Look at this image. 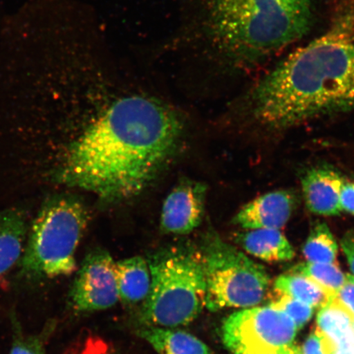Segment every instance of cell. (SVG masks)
<instances>
[{
    "mask_svg": "<svg viewBox=\"0 0 354 354\" xmlns=\"http://www.w3.org/2000/svg\"><path fill=\"white\" fill-rule=\"evenodd\" d=\"M183 125L178 113L160 100L119 96L71 145L57 179L104 202L126 201L147 187L169 162Z\"/></svg>",
    "mask_w": 354,
    "mask_h": 354,
    "instance_id": "obj_1",
    "label": "cell"
},
{
    "mask_svg": "<svg viewBox=\"0 0 354 354\" xmlns=\"http://www.w3.org/2000/svg\"><path fill=\"white\" fill-rule=\"evenodd\" d=\"M248 100L256 121L272 129L354 111V34L336 28L297 48Z\"/></svg>",
    "mask_w": 354,
    "mask_h": 354,
    "instance_id": "obj_2",
    "label": "cell"
},
{
    "mask_svg": "<svg viewBox=\"0 0 354 354\" xmlns=\"http://www.w3.org/2000/svg\"><path fill=\"white\" fill-rule=\"evenodd\" d=\"M313 0H205L203 30L225 59L254 65L308 33Z\"/></svg>",
    "mask_w": 354,
    "mask_h": 354,
    "instance_id": "obj_3",
    "label": "cell"
},
{
    "mask_svg": "<svg viewBox=\"0 0 354 354\" xmlns=\"http://www.w3.org/2000/svg\"><path fill=\"white\" fill-rule=\"evenodd\" d=\"M151 288L143 319L152 326L176 328L196 320L205 307L206 282L199 250L171 248L148 261Z\"/></svg>",
    "mask_w": 354,
    "mask_h": 354,
    "instance_id": "obj_4",
    "label": "cell"
},
{
    "mask_svg": "<svg viewBox=\"0 0 354 354\" xmlns=\"http://www.w3.org/2000/svg\"><path fill=\"white\" fill-rule=\"evenodd\" d=\"M88 216L76 197L61 194L48 199L29 227L19 262L21 273L30 278H55L76 271L75 255Z\"/></svg>",
    "mask_w": 354,
    "mask_h": 354,
    "instance_id": "obj_5",
    "label": "cell"
},
{
    "mask_svg": "<svg viewBox=\"0 0 354 354\" xmlns=\"http://www.w3.org/2000/svg\"><path fill=\"white\" fill-rule=\"evenodd\" d=\"M206 282L205 307L210 311L250 308L267 295L270 277L262 265L210 232L201 250Z\"/></svg>",
    "mask_w": 354,
    "mask_h": 354,
    "instance_id": "obj_6",
    "label": "cell"
},
{
    "mask_svg": "<svg viewBox=\"0 0 354 354\" xmlns=\"http://www.w3.org/2000/svg\"><path fill=\"white\" fill-rule=\"evenodd\" d=\"M297 330L286 313L270 305L234 313L224 321L221 335L234 354H284Z\"/></svg>",
    "mask_w": 354,
    "mask_h": 354,
    "instance_id": "obj_7",
    "label": "cell"
},
{
    "mask_svg": "<svg viewBox=\"0 0 354 354\" xmlns=\"http://www.w3.org/2000/svg\"><path fill=\"white\" fill-rule=\"evenodd\" d=\"M115 268L116 262L107 251L96 250L88 254L71 290L73 307L83 313L113 307L120 300Z\"/></svg>",
    "mask_w": 354,
    "mask_h": 354,
    "instance_id": "obj_8",
    "label": "cell"
},
{
    "mask_svg": "<svg viewBox=\"0 0 354 354\" xmlns=\"http://www.w3.org/2000/svg\"><path fill=\"white\" fill-rule=\"evenodd\" d=\"M206 188L192 180L183 183L168 194L161 214V229L167 234H187L201 225Z\"/></svg>",
    "mask_w": 354,
    "mask_h": 354,
    "instance_id": "obj_9",
    "label": "cell"
},
{
    "mask_svg": "<svg viewBox=\"0 0 354 354\" xmlns=\"http://www.w3.org/2000/svg\"><path fill=\"white\" fill-rule=\"evenodd\" d=\"M295 199V194L286 190L265 194L243 206L234 223L247 230H280L293 214Z\"/></svg>",
    "mask_w": 354,
    "mask_h": 354,
    "instance_id": "obj_10",
    "label": "cell"
},
{
    "mask_svg": "<svg viewBox=\"0 0 354 354\" xmlns=\"http://www.w3.org/2000/svg\"><path fill=\"white\" fill-rule=\"evenodd\" d=\"M344 180L329 168H314L303 177L305 203L310 212L322 216L339 215L340 192Z\"/></svg>",
    "mask_w": 354,
    "mask_h": 354,
    "instance_id": "obj_11",
    "label": "cell"
},
{
    "mask_svg": "<svg viewBox=\"0 0 354 354\" xmlns=\"http://www.w3.org/2000/svg\"><path fill=\"white\" fill-rule=\"evenodd\" d=\"M28 231L24 211L12 209L0 212V277L20 262Z\"/></svg>",
    "mask_w": 354,
    "mask_h": 354,
    "instance_id": "obj_12",
    "label": "cell"
},
{
    "mask_svg": "<svg viewBox=\"0 0 354 354\" xmlns=\"http://www.w3.org/2000/svg\"><path fill=\"white\" fill-rule=\"evenodd\" d=\"M236 242L248 254L266 262H286L295 257L293 247L278 229L250 230L237 234Z\"/></svg>",
    "mask_w": 354,
    "mask_h": 354,
    "instance_id": "obj_13",
    "label": "cell"
},
{
    "mask_svg": "<svg viewBox=\"0 0 354 354\" xmlns=\"http://www.w3.org/2000/svg\"><path fill=\"white\" fill-rule=\"evenodd\" d=\"M115 270L119 299L130 305L145 302L151 288L148 261L133 257L117 262Z\"/></svg>",
    "mask_w": 354,
    "mask_h": 354,
    "instance_id": "obj_14",
    "label": "cell"
},
{
    "mask_svg": "<svg viewBox=\"0 0 354 354\" xmlns=\"http://www.w3.org/2000/svg\"><path fill=\"white\" fill-rule=\"evenodd\" d=\"M140 335L158 354H211L202 340L183 330L152 326Z\"/></svg>",
    "mask_w": 354,
    "mask_h": 354,
    "instance_id": "obj_15",
    "label": "cell"
},
{
    "mask_svg": "<svg viewBox=\"0 0 354 354\" xmlns=\"http://www.w3.org/2000/svg\"><path fill=\"white\" fill-rule=\"evenodd\" d=\"M317 329L335 348L347 344L353 339L354 317L333 298L318 313Z\"/></svg>",
    "mask_w": 354,
    "mask_h": 354,
    "instance_id": "obj_16",
    "label": "cell"
},
{
    "mask_svg": "<svg viewBox=\"0 0 354 354\" xmlns=\"http://www.w3.org/2000/svg\"><path fill=\"white\" fill-rule=\"evenodd\" d=\"M274 293L290 296L313 308H321L330 300L321 287L301 274L290 272L279 277L274 284Z\"/></svg>",
    "mask_w": 354,
    "mask_h": 354,
    "instance_id": "obj_17",
    "label": "cell"
},
{
    "mask_svg": "<svg viewBox=\"0 0 354 354\" xmlns=\"http://www.w3.org/2000/svg\"><path fill=\"white\" fill-rule=\"evenodd\" d=\"M339 247L333 234L325 223L314 224L303 247L308 263H335Z\"/></svg>",
    "mask_w": 354,
    "mask_h": 354,
    "instance_id": "obj_18",
    "label": "cell"
},
{
    "mask_svg": "<svg viewBox=\"0 0 354 354\" xmlns=\"http://www.w3.org/2000/svg\"><path fill=\"white\" fill-rule=\"evenodd\" d=\"M301 274L321 287L331 300L340 290L346 280V275L335 263H306L295 266L290 271Z\"/></svg>",
    "mask_w": 354,
    "mask_h": 354,
    "instance_id": "obj_19",
    "label": "cell"
},
{
    "mask_svg": "<svg viewBox=\"0 0 354 354\" xmlns=\"http://www.w3.org/2000/svg\"><path fill=\"white\" fill-rule=\"evenodd\" d=\"M271 306L286 313L294 321L297 329L303 328L311 319L314 308L290 296L275 293Z\"/></svg>",
    "mask_w": 354,
    "mask_h": 354,
    "instance_id": "obj_20",
    "label": "cell"
},
{
    "mask_svg": "<svg viewBox=\"0 0 354 354\" xmlns=\"http://www.w3.org/2000/svg\"><path fill=\"white\" fill-rule=\"evenodd\" d=\"M10 354H46V351L39 336L17 335Z\"/></svg>",
    "mask_w": 354,
    "mask_h": 354,
    "instance_id": "obj_21",
    "label": "cell"
},
{
    "mask_svg": "<svg viewBox=\"0 0 354 354\" xmlns=\"http://www.w3.org/2000/svg\"><path fill=\"white\" fill-rule=\"evenodd\" d=\"M335 347L317 328L308 336L303 345V354H332Z\"/></svg>",
    "mask_w": 354,
    "mask_h": 354,
    "instance_id": "obj_22",
    "label": "cell"
},
{
    "mask_svg": "<svg viewBox=\"0 0 354 354\" xmlns=\"http://www.w3.org/2000/svg\"><path fill=\"white\" fill-rule=\"evenodd\" d=\"M73 354H117L104 339L95 336L87 338Z\"/></svg>",
    "mask_w": 354,
    "mask_h": 354,
    "instance_id": "obj_23",
    "label": "cell"
},
{
    "mask_svg": "<svg viewBox=\"0 0 354 354\" xmlns=\"http://www.w3.org/2000/svg\"><path fill=\"white\" fill-rule=\"evenodd\" d=\"M334 299L348 309L354 317V276L346 275L344 286L340 288Z\"/></svg>",
    "mask_w": 354,
    "mask_h": 354,
    "instance_id": "obj_24",
    "label": "cell"
},
{
    "mask_svg": "<svg viewBox=\"0 0 354 354\" xmlns=\"http://www.w3.org/2000/svg\"><path fill=\"white\" fill-rule=\"evenodd\" d=\"M339 205L342 211L354 215V183H344L342 192H340Z\"/></svg>",
    "mask_w": 354,
    "mask_h": 354,
    "instance_id": "obj_25",
    "label": "cell"
},
{
    "mask_svg": "<svg viewBox=\"0 0 354 354\" xmlns=\"http://www.w3.org/2000/svg\"><path fill=\"white\" fill-rule=\"evenodd\" d=\"M343 253L346 257L349 268L354 276V232L348 231L342 240Z\"/></svg>",
    "mask_w": 354,
    "mask_h": 354,
    "instance_id": "obj_26",
    "label": "cell"
},
{
    "mask_svg": "<svg viewBox=\"0 0 354 354\" xmlns=\"http://www.w3.org/2000/svg\"><path fill=\"white\" fill-rule=\"evenodd\" d=\"M332 354H354V345L353 342L335 347Z\"/></svg>",
    "mask_w": 354,
    "mask_h": 354,
    "instance_id": "obj_27",
    "label": "cell"
},
{
    "mask_svg": "<svg viewBox=\"0 0 354 354\" xmlns=\"http://www.w3.org/2000/svg\"><path fill=\"white\" fill-rule=\"evenodd\" d=\"M286 354H303L302 351H301V348H299L297 346H294V345H292V346L289 348H288V351H286Z\"/></svg>",
    "mask_w": 354,
    "mask_h": 354,
    "instance_id": "obj_28",
    "label": "cell"
},
{
    "mask_svg": "<svg viewBox=\"0 0 354 354\" xmlns=\"http://www.w3.org/2000/svg\"><path fill=\"white\" fill-rule=\"evenodd\" d=\"M286 353L284 354H286Z\"/></svg>",
    "mask_w": 354,
    "mask_h": 354,
    "instance_id": "obj_29",
    "label": "cell"
}]
</instances>
